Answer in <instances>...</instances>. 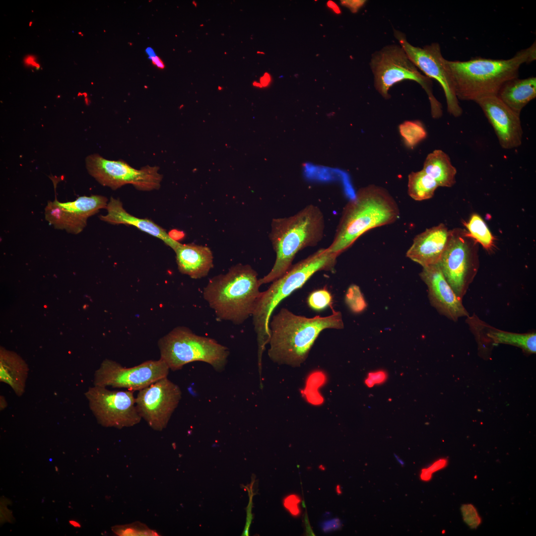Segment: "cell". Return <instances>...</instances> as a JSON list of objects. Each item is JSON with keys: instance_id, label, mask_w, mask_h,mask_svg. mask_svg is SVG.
<instances>
[{"instance_id": "1", "label": "cell", "mask_w": 536, "mask_h": 536, "mask_svg": "<svg viewBox=\"0 0 536 536\" xmlns=\"http://www.w3.org/2000/svg\"><path fill=\"white\" fill-rule=\"evenodd\" d=\"M328 316L307 318L282 308L269 323V358L279 365L299 367L306 360L320 333L327 329H342V315L335 311Z\"/></svg>"}, {"instance_id": "2", "label": "cell", "mask_w": 536, "mask_h": 536, "mask_svg": "<svg viewBox=\"0 0 536 536\" xmlns=\"http://www.w3.org/2000/svg\"><path fill=\"white\" fill-rule=\"evenodd\" d=\"M518 51L508 59L475 57L466 61H448L458 100H476L497 96L507 81L518 77L521 66L536 59V44Z\"/></svg>"}, {"instance_id": "3", "label": "cell", "mask_w": 536, "mask_h": 536, "mask_svg": "<svg viewBox=\"0 0 536 536\" xmlns=\"http://www.w3.org/2000/svg\"><path fill=\"white\" fill-rule=\"evenodd\" d=\"M400 214L397 203L385 188L374 185L361 188L343 207L327 248L339 256L364 233L395 222Z\"/></svg>"}, {"instance_id": "4", "label": "cell", "mask_w": 536, "mask_h": 536, "mask_svg": "<svg viewBox=\"0 0 536 536\" xmlns=\"http://www.w3.org/2000/svg\"><path fill=\"white\" fill-rule=\"evenodd\" d=\"M325 228L324 214L313 204L305 206L293 215L272 219L269 238L276 259L270 271L259 278L260 285L272 282L286 273L299 251L315 247L321 241Z\"/></svg>"}, {"instance_id": "5", "label": "cell", "mask_w": 536, "mask_h": 536, "mask_svg": "<svg viewBox=\"0 0 536 536\" xmlns=\"http://www.w3.org/2000/svg\"><path fill=\"white\" fill-rule=\"evenodd\" d=\"M338 255L328 248H321L306 258L292 265L283 275L272 282L269 288L261 292L252 314L258 344V363L268 343L269 323L273 311L279 303L295 290L301 287L316 272L334 271Z\"/></svg>"}, {"instance_id": "6", "label": "cell", "mask_w": 536, "mask_h": 536, "mask_svg": "<svg viewBox=\"0 0 536 536\" xmlns=\"http://www.w3.org/2000/svg\"><path fill=\"white\" fill-rule=\"evenodd\" d=\"M260 286L256 271L249 265L238 264L210 278L203 297L218 319L240 325L252 316Z\"/></svg>"}, {"instance_id": "7", "label": "cell", "mask_w": 536, "mask_h": 536, "mask_svg": "<svg viewBox=\"0 0 536 536\" xmlns=\"http://www.w3.org/2000/svg\"><path fill=\"white\" fill-rule=\"evenodd\" d=\"M158 344L160 359L172 371L180 370L191 362L201 361L221 371L229 355L226 346L210 337L197 335L184 326L173 329L159 340Z\"/></svg>"}, {"instance_id": "8", "label": "cell", "mask_w": 536, "mask_h": 536, "mask_svg": "<svg viewBox=\"0 0 536 536\" xmlns=\"http://www.w3.org/2000/svg\"><path fill=\"white\" fill-rule=\"evenodd\" d=\"M370 66L374 75V87L384 98L391 97L389 90L404 80L419 83L427 94L431 114L434 119L443 114L442 105L433 94L432 79L421 73L400 45L385 46L371 57Z\"/></svg>"}, {"instance_id": "9", "label": "cell", "mask_w": 536, "mask_h": 536, "mask_svg": "<svg viewBox=\"0 0 536 536\" xmlns=\"http://www.w3.org/2000/svg\"><path fill=\"white\" fill-rule=\"evenodd\" d=\"M477 242L460 228L450 230V238L439 265L446 280L461 300L479 268Z\"/></svg>"}, {"instance_id": "10", "label": "cell", "mask_w": 536, "mask_h": 536, "mask_svg": "<svg viewBox=\"0 0 536 536\" xmlns=\"http://www.w3.org/2000/svg\"><path fill=\"white\" fill-rule=\"evenodd\" d=\"M394 35L408 58L425 75L436 80L442 86L446 97L447 111L457 118L463 114V109L457 97L453 78L444 58L439 44L437 42L422 47H415L409 43L405 35L397 30Z\"/></svg>"}, {"instance_id": "11", "label": "cell", "mask_w": 536, "mask_h": 536, "mask_svg": "<svg viewBox=\"0 0 536 536\" xmlns=\"http://www.w3.org/2000/svg\"><path fill=\"white\" fill-rule=\"evenodd\" d=\"M89 174L100 184L116 190L126 184H132L141 191L158 189L162 176L157 166H144L136 169L123 161L109 160L98 154L86 158Z\"/></svg>"}, {"instance_id": "12", "label": "cell", "mask_w": 536, "mask_h": 536, "mask_svg": "<svg viewBox=\"0 0 536 536\" xmlns=\"http://www.w3.org/2000/svg\"><path fill=\"white\" fill-rule=\"evenodd\" d=\"M89 407L97 422L105 427L121 429L138 423V414L134 391H111L94 386L84 394Z\"/></svg>"}, {"instance_id": "13", "label": "cell", "mask_w": 536, "mask_h": 536, "mask_svg": "<svg viewBox=\"0 0 536 536\" xmlns=\"http://www.w3.org/2000/svg\"><path fill=\"white\" fill-rule=\"evenodd\" d=\"M169 368L160 358L148 360L130 368L122 366L118 362L105 359L94 374V386L128 390L139 391L155 382L167 377Z\"/></svg>"}, {"instance_id": "14", "label": "cell", "mask_w": 536, "mask_h": 536, "mask_svg": "<svg viewBox=\"0 0 536 536\" xmlns=\"http://www.w3.org/2000/svg\"><path fill=\"white\" fill-rule=\"evenodd\" d=\"M179 387L167 377L138 391L135 398L137 412L152 429L165 428L181 399Z\"/></svg>"}, {"instance_id": "15", "label": "cell", "mask_w": 536, "mask_h": 536, "mask_svg": "<svg viewBox=\"0 0 536 536\" xmlns=\"http://www.w3.org/2000/svg\"><path fill=\"white\" fill-rule=\"evenodd\" d=\"M108 199L101 195L81 196L72 201H59L56 196L48 201L45 208V218L57 230L71 234L81 233L87 225L88 218L106 208Z\"/></svg>"}, {"instance_id": "16", "label": "cell", "mask_w": 536, "mask_h": 536, "mask_svg": "<svg viewBox=\"0 0 536 536\" xmlns=\"http://www.w3.org/2000/svg\"><path fill=\"white\" fill-rule=\"evenodd\" d=\"M475 102L493 128L502 148L511 149L521 145L523 132L520 115L497 96L484 97Z\"/></svg>"}, {"instance_id": "17", "label": "cell", "mask_w": 536, "mask_h": 536, "mask_svg": "<svg viewBox=\"0 0 536 536\" xmlns=\"http://www.w3.org/2000/svg\"><path fill=\"white\" fill-rule=\"evenodd\" d=\"M422 268L419 276L427 286L428 297L432 306L440 314L455 322L460 318L468 317L469 313L464 306L462 300L456 295L439 265Z\"/></svg>"}, {"instance_id": "18", "label": "cell", "mask_w": 536, "mask_h": 536, "mask_svg": "<svg viewBox=\"0 0 536 536\" xmlns=\"http://www.w3.org/2000/svg\"><path fill=\"white\" fill-rule=\"evenodd\" d=\"M450 230L443 223L417 234L406 256L422 267L437 265L447 247Z\"/></svg>"}, {"instance_id": "19", "label": "cell", "mask_w": 536, "mask_h": 536, "mask_svg": "<svg viewBox=\"0 0 536 536\" xmlns=\"http://www.w3.org/2000/svg\"><path fill=\"white\" fill-rule=\"evenodd\" d=\"M106 209L107 211V214L99 216L100 219L103 221L114 225L125 224L134 226L139 230L161 240L173 250L180 244L172 238L170 234L167 233L164 229L152 220L136 217L128 213L119 199L111 197Z\"/></svg>"}, {"instance_id": "20", "label": "cell", "mask_w": 536, "mask_h": 536, "mask_svg": "<svg viewBox=\"0 0 536 536\" xmlns=\"http://www.w3.org/2000/svg\"><path fill=\"white\" fill-rule=\"evenodd\" d=\"M179 271L193 279L207 275L213 267V257L207 246L180 243L174 250Z\"/></svg>"}, {"instance_id": "21", "label": "cell", "mask_w": 536, "mask_h": 536, "mask_svg": "<svg viewBox=\"0 0 536 536\" xmlns=\"http://www.w3.org/2000/svg\"><path fill=\"white\" fill-rule=\"evenodd\" d=\"M497 96L518 115L536 97V77H518L507 81L501 86Z\"/></svg>"}, {"instance_id": "22", "label": "cell", "mask_w": 536, "mask_h": 536, "mask_svg": "<svg viewBox=\"0 0 536 536\" xmlns=\"http://www.w3.org/2000/svg\"><path fill=\"white\" fill-rule=\"evenodd\" d=\"M28 372L27 364L18 354L0 348V381L10 386L18 397L25 392Z\"/></svg>"}, {"instance_id": "23", "label": "cell", "mask_w": 536, "mask_h": 536, "mask_svg": "<svg viewBox=\"0 0 536 536\" xmlns=\"http://www.w3.org/2000/svg\"><path fill=\"white\" fill-rule=\"evenodd\" d=\"M422 170L439 187H451L456 183V168L449 155L441 149H435L427 155Z\"/></svg>"}, {"instance_id": "24", "label": "cell", "mask_w": 536, "mask_h": 536, "mask_svg": "<svg viewBox=\"0 0 536 536\" xmlns=\"http://www.w3.org/2000/svg\"><path fill=\"white\" fill-rule=\"evenodd\" d=\"M487 337L494 344H507L522 348L529 353L536 352L535 333L518 334L498 330L484 324Z\"/></svg>"}, {"instance_id": "25", "label": "cell", "mask_w": 536, "mask_h": 536, "mask_svg": "<svg viewBox=\"0 0 536 536\" xmlns=\"http://www.w3.org/2000/svg\"><path fill=\"white\" fill-rule=\"evenodd\" d=\"M438 187L436 182L422 169L408 175L407 193L415 201H421L432 198Z\"/></svg>"}, {"instance_id": "26", "label": "cell", "mask_w": 536, "mask_h": 536, "mask_svg": "<svg viewBox=\"0 0 536 536\" xmlns=\"http://www.w3.org/2000/svg\"><path fill=\"white\" fill-rule=\"evenodd\" d=\"M468 229L467 234L484 249L490 251L494 245V237L482 218L474 213L467 222L464 223Z\"/></svg>"}, {"instance_id": "27", "label": "cell", "mask_w": 536, "mask_h": 536, "mask_svg": "<svg viewBox=\"0 0 536 536\" xmlns=\"http://www.w3.org/2000/svg\"><path fill=\"white\" fill-rule=\"evenodd\" d=\"M399 131L405 145L410 148L416 146L427 135L424 125L419 120L403 122L399 125Z\"/></svg>"}, {"instance_id": "28", "label": "cell", "mask_w": 536, "mask_h": 536, "mask_svg": "<svg viewBox=\"0 0 536 536\" xmlns=\"http://www.w3.org/2000/svg\"><path fill=\"white\" fill-rule=\"evenodd\" d=\"M345 302L351 311L359 313L367 307V303L360 288L355 284L351 285L345 296Z\"/></svg>"}, {"instance_id": "29", "label": "cell", "mask_w": 536, "mask_h": 536, "mask_svg": "<svg viewBox=\"0 0 536 536\" xmlns=\"http://www.w3.org/2000/svg\"><path fill=\"white\" fill-rule=\"evenodd\" d=\"M113 532L118 536H157V533L139 522L114 527Z\"/></svg>"}, {"instance_id": "30", "label": "cell", "mask_w": 536, "mask_h": 536, "mask_svg": "<svg viewBox=\"0 0 536 536\" xmlns=\"http://www.w3.org/2000/svg\"><path fill=\"white\" fill-rule=\"evenodd\" d=\"M332 296L330 292L326 289L314 291L308 298L309 306L315 310H322L329 306H331Z\"/></svg>"}, {"instance_id": "31", "label": "cell", "mask_w": 536, "mask_h": 536, "mask_svg": "<svg viewBox=\"0 0 536 536\" xmlns=\"http://www.w3.org/2000/svg\"><path fill=\"white\" fill-rule=\"evenodd\" d=\"M461 512L464 521L471 529L476 528L481 523V519L476 509L471 504L462 505Z\"/></svg>"}, {"instance_id": "32", "label": "cell", "mask_w": 536, "mask_h": 536, "mask_svg": "<svg viewBox=\"0 0 536 536\" xmlns=\"http://www.w3.org/2000/svg\"><path fill=\"white\" fill-rule=\"evenodd\" d=\"M388 378L387 372L383 369H378L369 372L365 379V385L369 388L379 386L385 383Z\"/></svg>"}, {"instance_id": "33", "label": "cell", "mask_w": 536, "mask_h": 536, "mask_svg": "<svg viewBox=\"0 0 536 536\" xmlns=\"http://www.w3.org/2000/svg\"><path fill=\"white\" fill-rule=\"evenodd\" d=\"M299 500L298 498L295 495H291L287 497L284 501V504L285 508L288 510L290 513L293 515H297L299 513L298 503Z\"/></svg>"}, {"instance_id": "34", "label": "cell", "mask_w": 536, "mask_h": 536, "mask_svg": "<svg viewBox=\"0 0 536 536\" xmlns=\"http://www.w3.org/2000/svg\"><path fill=\"white\" fill-rule=\"evenodd\" d=\"M364 2V0H342L341 4L348 7L352 12H356Z\"/></svg>"}, {"instance_id": "35", "label": "cell", "mask_w": 536, "mask_h": 536, "mask_svg": "<svg viewBox=\"0 0 536 536\" xmlns=\"http://www.w3.org/2000/svg\"><path fill=\"white\" fill-rule=\"evenodd\" d=\"M340 526V522L337 519H333L325 522L322 525L323 530L326 532H329L337 529Z\"/></svg>"}, {"instance_id": "36", "label": "cell", "mask_w": 536, "mask_h": 536, "mask_svg": "<svg viewBox=\"0 0 536 536\" xmlns=\"http://www.w3.org/2000/svg\"><path fill=\"white\" fill-rule=\"evenodd\" d=\"M24 65L27 67H34L36 69L40 68V65L37 62V58L35 56L27 55L23 60Z\"/></svg>"}, {"instance_id": "37", "label": "cell", "mask_w": 536, "mask_h": 536, "mask_svg": "<svg viewBox=\"0 0 536 536\" xmlns=\"http://www.w3.org/2000/svg\"><path fill=\"white\" fill-rule=\"evenodd\" d=\"M447 463V462L446 459H440L434 463L429 468L426 469L431 474H432L433 472L445 467L446 466Z\"/></svg>"}, {"instance_id": "38", "label": "cell", "mask_w": 536, "mask_h": 536, "mask_svg": "<svg viewBox=\"0 0 536 536\" xmlns=\"http://www.w3.org/2000/svg\"><path fill=\"white\" fill-rule=\"evenodd\" d=\"M271 81V76L270 74L266 72H265L260 78V83L263 86V87H266L268 86Z\"/></svg>"}, {"instance_id": "39", "label": "cell", "mask_w": 536, "mask_h": 536, "mask_svg": "<svg viewBox=\"0 0 536 536\" xmlns=\"http://www.w3.org/2000/svg\"><path fill=\"white\" fill-rule=\"evenodd\" d=\"M327 5L329 8L331 9L335 13L338 14L341 13V11L339 6L336 4L335 2L331 0H328L327 2Z\"/></svg>"}, {"instance_id": "40", "label": "cell", "mask_w": 536, "mask_h": 536, "mask_svg": "<svg viewBox=\"0 0 536 536\" xmlns=\"http://www.w3.org/2000/svg\"><path fill=\"white\" fill-rule=\"evenodd\" d=\"M7 406V403L5 398L3 396H0V410H3Z\"/></svg>"}, {"instance_id": "41", "label": "cell", "mask_w": 536, "mask_h": 536, "mask_svg": "<svg viewBox=\"0 0 536 536\" xmlns=\"http://www.w3.org/2000/svg\"><path fill=\"white\" fill-rule=\"evenodd\" d=\"M69 524L70 525H71L72 526H73L74 528H80L81 527L80 524L77 521H74V520H70V521H69Z\"/></svg>"}, {"instance_id": "42", "label": "cell", "mask_w": 536, "mask_h": 536, "mask_svg": "<svg viewBox=\"0 0 536 536\" xmlns=\"http://www.w3.org/2000/svg\"><path fill=\"white\" fill-rule=\"evenodd\" d=\"M253 86L256 87H258V88H262L263 87V86H262V85L261 84L260 82H258V81H253Z\"/></svg>"}, {"instance_id": "43", "label": "cell", "mask_w": 536, "mask_h": 536, "mask_svg": "<svg viewBox=\"0 0 536 536\" xmlns=\"http://www.w3.org/2000/svg\"><path fill=\"white\" fill-rule=\"evenodd\" d=\"M257 54H261V55H265V53L264 52L259 51L257 52Z\"/></svg>"}, {"instance_id": "44", "label": "cell", "mask_w": 536, "mask_h": 536, "mask_svg": "<svg viewBox=\"0 0 536 536\" xmlns=\"http://www.w3.org/2000/svg\"><path fill=\"white\" fill-rule=\"evenodd\" d=\"M217 89L219 91L222 90H223V87L222 86H218Z\"/></svg>"}, {"instance_id": "45", "label": "cell", "mask_w": 536, "mask_h": 536, "mask_svg": "<svg viewBox=\"0 0 536 536\" xmlns=\"http://www.w3.org/2000/svg\"><path fill=\"white\" fill-rule=\"evenodd\" d=\"M193 4L194 5V6H195V7H197V2H196L195 1H193Z\"/></svg>"}, {"instance_id": "46", "label": "cell", "mask_w": 536, "mask_h": 536, "mask_svg": "<svg viewBox=\"0 0 536 536\" xmlns=\"http://www.w3.org/2000/svg\"><path fill=\"white\" fill-rule=\"evenodd\" d=\"M32 24H33V22H32V21H30V22H29V26H31V25H32Z\"/></svg>"}, {"instance_id": "47", "label": "cell", "mask_w": 536, "mask_h": 536, "mask_svg": "<svg viewBox=\"0 0 536 536\" xmlns=\"http://www.w3.org/2000/svg\"><path fill=\"white\" fill-rule=\"evenodd\" d=\"M204 26V24H200V26H201V27H202V26Z\"/></svg>"}, {"instance_id": "48", "label": "cell", "mask_w": 536, "mask_h": 536, "mask_svg": "<svg viewBox=\"0 0 536 536\" xmlns=\"http://www.w3.org/2000/svg\"><path fill=\"white\" fill-rule=\"evenodd\" d=\"M78 34H80V35H81V36H83V35H82V33H81V32H78Z\"/></svg>"}, {"instance_id": "49", "label": "cell", "mask_w": 536, "mask_h": 536, "mask_svg": "<svg viewBox=\"0 0 536 536\" xmlns=\"http://www.w3.org/2000/svg\"><path fill=\"white\" fill-rule=\"evenodd\" d=\"M55 469H56V470L57 471H58V469H57V467H55Z\"/></svg>"}, {"instance_id": "50", "label": "cell", "mask_w": 536, "mask_h": 536, "mask_svg": "<svg viewBox=\"0 0 536 536\" xmlns=\"http://www.w3.org/2000/svg\"><path fill=\"white\" fill-rule=\"evenodd\" d=\"M224 54H225V55H226V54H227V52H224Z\"/></svg>"}]
</instances>
